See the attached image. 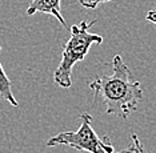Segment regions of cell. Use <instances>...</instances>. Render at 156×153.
Listing matches in <instances>:
<instances>
[{
    "label": "cell",
    "mask_w": 156,
    "mask_h": 153,
    "mask_svg": "<svg viewBox=\"0 0 156 153\" xmlns=\"http://www.w3.org/2000/svg\"><path fill=\"white\" fill-rule=\"evenodd\" d=\"M88 87L94 92V105L101 103L105 105L107 115H115L123 120L136 111L143 99L141 84L132 79L129 68L120 55L112 60V73L92 80Z\"/></svg>",
    "instance_id": "cell-1"
},
{
    "label": "cell",
    "mask_w": 156,
    "mask_h": 153,
    "mask_svg": "<svg viewBox=\"0 0 156 153\" xmlns=\"http://www.w3.org/2000/svg\"><path fill=\"white\" fill-rule=\"evenodd\" d=\"M96 23V20H81L79 24L71 27V36L67 40L62 53L58 68L54 72L55 83L62 88H69L72 85V69L76 63L83 61L87 56L92 44H101L103 37L98 33H91L90 28Z\"/></svg>",
    "instance_id": "cell-2"
},
{
    "label": "cell",
    "mask_w": 156,
    "mask_h": 153,
    "mask_svg": "<svg viewBox=\"0 0 156 153\" xmlns=\"http://www.w3.org/2000/svg\"><path fill=\"white\" fill-rule=\"evenodd\" d=\"M80 128L76 132H62L51 137L47 141V147H58L66 145L77 151H84L88 153H113L112 143L108 136L100 138L92 128V116L88 113H81Z\"/></svg>",
    "instance_id": "cell-3"
},
{
    "label": "cell",
    "mask_w": 156,
    "mask_h": 153,
    "mask_svg": "<svg viewBox=\"0 0 156 153\" xmlns=\"http://www.w3.org/2000/svg\"><path fill=\"white\" fill-rule=\"evenodd\" d=\"M60 9H62V0H31L27 8V15L31 16L35 15L36 12L48 13V15L55 16L62 26L67 27V23Z\"/></svg>",
    "instance_id": "cell-4"
},
{
    "label": "cell",
    "mask_w": 156,
    "mask_h": 153,
    "mask_svg": "<svg viewBox=\"0 0 156 153\" xmlns=\"http://www.w3.org/2000/svg\"><path fill=\"white\" fill-rule=\"evenodd\" d=\"M0 51H2V47H0ZM0 96H2L4 100L8 101L12 106H17V101L12 93L11 81H9V79L7 77L2 63H0Z\"/></svg>",
    "instance_id": "cell-5"
},
{
    "label": "cell",
    "mask_w": 156,
    "mask_h": 153,
    "mask_svg": "<svg viewBox=\"0 0 156 153\" xmlns=\"http://www.w3.org/2000/svg\"><path fill=\"white\" fill-rule=\"evenodd\" d=\"M132 140H133V144L132 145H129L128 148L123 149V151H120L118 153H143L144 149H143V145H141L139 137H137V134H133ZM113 153H115V152H113Z\"/></svg>",
    "instance_id": "cell-6"
},
{
    "label": "cell",
    "mask_w": 156,
    "mask_h": 153,
    "mask_svg": "<svg viewBox=\"0 0 156 153\" xmlns=\"http://www.w3.org/2000/svg\"><path fill=\"white\" fill-rule=\"evenodd\" d=\"M107 2H112V0H79L80 5H83L84 8H91V9H95L99 4Z\"/></svg>",
    "instance_id": "cell-7"
},
{
    "label": "cell",
    "mask_w": 156,
    "mask_h": 153,
    "mask_svg": "<svg viewBox=\"0 0 156 153\" xmlns=\"http://www.w3.org/2000/svg\"><path fill=\"white\" fill-rule=\"evenodd\" d=\"M145 19H147L148 21H151V23H154L156 26V9L150 11V12L147 13V16H145Z\"/></svg>",
    "instance_id": "cell-8"
},
{
    "label": "cell",
    "mask_w": 156,
    "mask_h": 153,
    "mask_svg": "<svg viewBox=\"0 0 156 153\" xmlns=\"http://www.w3.org/2000/svg\"><path fill=\"white\" fill-rule=\"evenodd\" d=\"M143 153H145V151H144V152H143Z\"/></svg>",
    "instance_id": "cell-9"
}]
</instances>
